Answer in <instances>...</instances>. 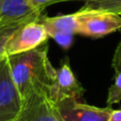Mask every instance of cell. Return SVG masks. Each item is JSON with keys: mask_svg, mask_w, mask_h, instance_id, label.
<instances>
[{"mask_svg": "<svg viewBox=\"0 0 121 121\" xmlns=\"http://www.w3.org/2000/svg\"><path fill=\"white\" fill-rule=\"evenodd\" d=\"M48 50L49 46L45 43L31 51L8 56L13 80L22 101L33 94L49 96L56 68L49 60Z\"/></svg>", "mask_w": 121, "mask_h": 121, "instance_id": "obj_1", "label": "cell"}, {"mask_svg": "<svg viewBox=\"0 0 121 121\" xmlns=\"http://www.w3.org/2000/svg\"><path fill=\"white\" fill-rule=\"evenodd\" d=\"M77 34L101 38L121 29V16L99 10L82 8L77 12Z\"/></svg>", "mask_w": 121, "mask_h": 121, "instance_id": "obj_2", "label": "cell"}, {"mask_svg": "<svg viewBox=\"0 0 121 121\" xmlns=\"http://www.w3.org/2000/svg\"><path fill=\"white\" fill-rule=\"evenodd\" d=\"M49 38L40 20L22 25L15 31L8 42L4 50L5 56L20 54L42 46Z\"/></svg>", "mask_w": 121, "mask_h": 121, "instance_id": "obj_3", "label": "cell"}, {"mask_svg": "<svg viewBox=\"0 0 121 121\" xmlns=\"http://www.w3.org/2000/svg\"><path fill=\"white\" fill-rule=\"evenodd\" d=\"M22 100L13 80L8 56L0 60V121H13L21 109Z\"/></svg>", "mask_w": 121, "mask_h": 121, "instance_id": "obj_4", "label": "cell"}, {"mask_svg": "<svg viewBox=\"0 0 121 121\" xmlns=\"http://www.w3.org/2000/svg\"><path fill=\"white\" fill-rule=\"evenodd\" d=\"M13 121H64L53 102L46 94H33L22 101L21 109Z\"/></svg>", "mask_w": 121, "mask_h": 121, "instance_id": "obj_5", "label": "cell"}, {"mask_svg": "<svg viewBox=\"0 0 121 121\" xmlns=\"http://www.w3.org/2000/svg\"><path fill=\"white\" fill-rule=\"evenodd\" d=\"M84 92L85 89L75 78L69 60L66 57L56 68L55 79L49 89V97L53 102L57 103L64 99L81 100Z\"/></svg>", "mask_w": 121, "mask_h": 121, "instance_id": "obj_6", "label": "cell"}, {"mask_svg": "<svg viewBox=\"0 0 121 121\" xmlns=\"http://www.w3.org/2000/svg\"><path fill=\"white\" fill-rule=\"evenodd\" d=\"M43 11L37 10L29 0H2L0 28L20 27L31 21L40 20Z\"/></svg>", "mask_w": 121, "mask_h": 121, "instance_id": "obj_7", "label": "cell"}, {"mask_svg": "<svg viewBox=\"0 0 121 121\" xmlns=\"http://www.w3.org/2000/svg\"><path fill=\"white\" fill-rule=\"evenodd\" d=\"M64 121H109L113 108L97 107L75 99H64L56 103Z\"/></svg>", "mask_w": 121, "mask_h": 121, "instance_id": "obj_8", "label": "cell"}, {"mask_svg": "<svg viewBox=\"0 0 121 121\" xmlns=\"http://www.w3.org/2000/svg\"><path fill=\"white\" fill-rule=\"evenodd\" d=\"M49 37L53 38L62 48L69 49L72 45L73 36L77 34V12L54 17L43 16L40 19Z\"/></svg>", "mask_w": 121, "mask_h": 121, "instance_id": "obj_9", "label": "cell"}, {"mask_svg": "<svg viewBox=\"0 0 121 121\" xmlns=\"http://www.w3.org/2000/svg\"><path fill=\"white\" fill-rule=\"evenodd\" d=\"M84 9L99 10L121 16V0H84Z\"/></svg>", "mask_w": 121, "mask_h": 121, "instance_id": "obj_10", "label": "cell"}, {"mask_svg": "<svg viewBox=\"0 0 121 121\" xmlns=\"http://www.w3.org/2000/svg\"><path fill=\"white\" fill-rule=\"evenodd\" d=\"M121 101V70L115 72L114 84L108 88L107 95V106L111 107L114 104H118Z\"/></svg>", "mask_w": 121, "mask_h": 121, "instance_id": "obj_11", "label": "cell"}, {"mask_svg": "<svg viewBox=\"0 0 121 121\" xmlns=\"http://www.w3.org/2000/svg\"><path fill=\"white\" fill-rule=\"evenodd\" d=\"M21 27V26H20ZM19 27H12V28H0V60L2 59L4 55V50H5V46L12 35L15 33Z\"/></svg>", "mask_w": 121, "mask_h": 121, "instance_id": "obj_12", "label": "cell"}, {"mask_svg": "<svg viewBox=\"0 0 121 121\" xmlns=\"http://www.w3.org/2000/svg\"><path fill=\"white\" fill-rule=\"evenodd\" d=\"M31 2V4L35 9L40 11H44L46 6H48L49 4L56 3V2H64V1H72V0H29ZM84 1V0H83Z\"/></svg>", "mask_w": 121, "mask_h": 121, "instance_id": "obj_13", "label": "cell"}, {"mask_svg": "<svg viewBox=\"0 0 121 121\" xmlns=\"http://www.w3.org/2000/svg\"><path fill=\"white\" fill-rule=\"evenodd\" d=\"M112 66H113L115 72L121 70V42L117 46L115 52H114L113 56V62H112Z\"/></svg>", "mask_w": 121, "mask_h": 121, "instance_id": "obj_14", "label": "cell"}, {"mask_svg": "<svg viewBox=\"0 0 121 121\" xmlns=\"http://www.w3.org/2000/svg\"><path fill=\"white\" fill-rule=\"evenodd\" d=\"M109 121H121V108L113 109Z\"/></svg>", "mask_w": 121, "mask_h": 121, "instance_id": "obj_15", "label": "cell"}, {"mask_svg": "<svg viewBox=\"0 0 121 121\" xmlns=\"http://www.w3.org/2000/svg\"><path fill=\"white\" fill-rule=\"evenodd\" d=\"M1 3H2V0H0V10H1Z\"/></svg>", "mask_w": 121, "mask_h": 121, "instance_id": "obj_16", "label": "cell"}]
</instances>
